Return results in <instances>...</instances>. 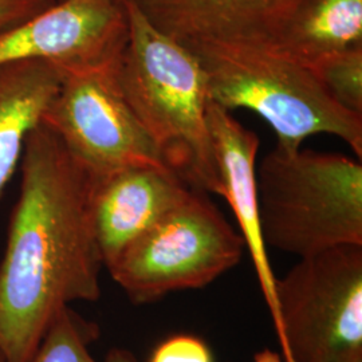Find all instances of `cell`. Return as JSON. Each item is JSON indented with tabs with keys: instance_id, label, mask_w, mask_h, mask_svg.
Listing matches in <instances>:
<instances>
[{
	"instance_id": "1",
	"label": "cell",
	"mask_w": 362,
	"mask_h": 362,
	"mask_svg": "<svg viewBox=\"0 0 362 362\" xmlns=\"http://www.w3.org/2000/svg\"><path fill=\"white\" fill-rule=\"evenodd\" d=\"M0 262V353L28 362L61 310L101 296L91 176L42 122L28 136Z\"/></svg>"
},
{
	"instance_id": "2",
	"label": "cell",
	"mask_w": 362,
	"mask_h": 362,
	"mask_svg": "<svg viewBox=\"0 0 362 362\" xmlns=\"http://www.w3.org/2000/svg\"><path fill=\"white\" fill-rule=\"evenodd\" d=\"M125 6L129 34L113 69L118 89L169 168L194 191L221 196L202 66L132 0Z\"/></svg>"
},
{
	"instance_id": "3",
	"label": "cell",
	"mask_w": 362,
	"mask_h": 362,
	"mask_svg": "<svg viewBox=\"0 0 362 362\" xmlns=\"http://www.w3.org/2000/svg\"><path fill=\"white\" fill-rule=\"evenodd\" d=\"M209 100L248 109L272 127L278 146L297 151L308 137L332 134L362 156V116L337 104L309 66L258 43L194 42Z\"/></svg>"
},
{
	"instance_id": "4",
	"label": "cell",
	"mask_w": 362,
	"mask_h": 362,
	"mask_svg": "<svg viewBox=\"0 0 362 362\" xmlns=\"http://www.w3.org/2000/svg\"><path fill=\"white\" fill-rule=\"evenodd\" d=\"M266 246L299 258L362 246V164L339 153L275 146L257 167Z\"/></svg>"
},
{
	"instance_id": "5",
	"label": "cell",
	"mask_w": 362,
	"mask_h": 362,
	"mask_svg": "<svg viewBox=\"0 0 362 362\" xmlns=\"http://www.w3.org/2000/svg\"><path fill=\"white\" fill-rule=\"evenodd\" d=\"M245 248L206 194L191 189L106 269L132 302L148 303L209 285L240 262Z\"/></svg>"
},
{
	"instance_id": "6",
	"label": "cell",
	"mask_w": 362,
	"mask_h": 362,
	"mask_svg": "<svg viewBox=\"0 0 362 362\" xmlns=\"http://www.w3.org/2000/svg\"><path fill=\"white\" fill-rule=\"evenodd\" d=\"M276 299L285 362H350L362 357V246L333 247L299 259Z\"/></svg>"
},
{
	"instance_id": "7",
	"label": "cell",
	"mask_w": 362,
	"mask_h": 362,
	"mask_svg": "<svg viewBox=\"0 0 362 362\" xmlns=\"http://www.w3.org/2000/svg\"><path fill=\"white\" fill-rule=\"evenodd\" d=\"M113 69L66 71L42 124L91 179L140 164L168 167L124 100Z\"/></svg>"
},
{
	"instance_id": "8",
	"label": "cell",
	"mask_w": 362,
	"mask_h": 362,
	"mask_svg": "<svg viewBox=\"0 0 362 362\" xmlns=\"http://www.w3.org/2000/svg\"><path fill=\"white\" fill-rule=\"evenodd\" d=\"M129 34L125 0H57L0 30V66L46 61L64 71L116 64Z\"/></svg>"
},
{
	"instance_id": "9",
	"label": "cell",
	"mask_w": 362,
	"mask_h": 362,
	"mask_svg": "<svg viewBox=\"0 0 362 362\" xmlns=\"http://www.w3.org/2000/svg\"><path fill=\"white\" fill-rule=\"evenodd\" d=\"M91 180V218L104 267L192 189L172 169L156 164L132 165Z\"/></svg>"
},
{
	"instance_id": "10",
	"label": "cell",
	"mask_w": 362,
	"mask_h": 362,
	"mask_svg": "<svg viewBox=\"0 0 362 362\" xmlns=\"http://www.w3.org/2000/svg\"><path fill=\"white\" fill-rule=\"evenodd\" d=\"M207 119L219 167L221 196L230 204L240 227V235L252 259L284 357L286 345L276 299L278 278L272 272L259 220L255 172L260 140L255 132L243 127L230 110L211 100L208 103Z\"/></svg>"
},
{
	"instance_id": "11",
	"label": "cell",
	"mask_w": 362,
	"mask_h": 362,
	"mask_svg": "<svg viewBox=\"0 0 362 362\" xmlns=\"http://www.w3.org/2000/svg\"><path fill=\"white\" fill-rule=\"evenodd\" d=\"M144 16L181 45H263L303 0H132Z\"/></svg>"
},
{
	"instance_id": "12",
	"label": "cell",
	"mask_w": 362,
	"mask_h": 362,
	"mask_svg": "<svg viewBox=\"0 0 362 362\" xmlns=\"http://www.w3.org/2000/svg\"><path fill=\"white\" fill-rule=\"evenodd\" d=\"M64 76L59 66L46 61L0 66V197Z\"/></svg>"
},
{
	"instance_id": "13",
	"label": "cell",
	"mask_w": 362,
	"mask_h": 362,
	"mask_svg": "<svg viewBox=\"0 0 362 362\" xmlns=\"http://www.w3.org/2000/svg\"><path fill=\"white\" fill-rule=\"evenodd\" d=\"M264 46L311 66L362 45V0H303Z\"/></svg>"
},
{
	"instance_id": "14",
	"label": "cell",
	"mask_w": 362,
	"mask_h": 362,
	"mask_svg": "<svg viewBox=\"0 0 362 362\" xmlns=\"http://www.w3.org/2000/svg\"><path fill=\"white\" fill-rule=\"evenodd\" d=\"M90 339L86 325L65 308L57 314L28 362H139L125 349L110 350L103 361H97L89 350Z\"/></svg>"
},
{
	"instance_id": "15",
	"label": "cell",
	"mask_w": 362,
	"mask_h": 362,
	"mask_svg": "<svg viewBox=\"0 0 362 362\" xmlns=\"http://www.w3.org/2000/svg\"><path fill=\"white\" fill-rule=\"evenodd\" d=\"M309 67L337 104L362 116V45L326 55Z\"/></svg>"
},
{
	"instance_id": "16",
	"label": "cell",
	"mask_w": 362,
	"mask_h": 362,
	"mask_svg": "<svg viewBox=\"0 0 362 362\" xmlns=\"http://www.w3.org/2000/svg\"><path fill=\"white\" fill-rule=\"evenodd\" d=\"M149 362H214L204 341L194 336H173L161 342Z\"/></svg>"
},
{
	"instance_id": "17",
	"label": "cell",
	"mask_w": 362,
	"mask_h": 362,
	"mask_svg": "<svg viewBox=\"0 0 362 362\" xmlns=\"http://www.w3.org/2000/svg\"><path fill=\"white\" fill-rule=\"evenodd\" d=\"M57 0H0V30L49 8Z\"/></svg>"
},
{
	"instance_id": "18",
	"label": "cell",
	"mask_w": 362,
	"mask_h": 362,
	"mask_svg": "<svg viewBox=\"0 0 362 362\" xmlns=\"http://www.w3.org/2000/svg\"><path fill=\"white\" fill-rule=\"evenodd\" d=\"M254 362H285V360L282 358L281 354H278L272 350L264 349L260 350L255 354Z\"/></svg>"
},
{
	"instance_id": "19",
	"label": "cell",
	"mask_w": 362,
	"mask_h": 362,
	"mask_svg": "<svg viewBox=\"0 0 362 362\" xmlns=\"http://www.w3.org/2000/svg\"><path fill=\"white\" fill-rule=\"evenodd\" d=\"M350 362H362V357H358V358H354V360H351Z\"/></svg>"
},
{
	"instance_id": "20",
	"label": "cell",
	"mask_w": 362,
	"mask_h": 362,
	"mask_svg": "<svg viewBox=\"0 0 362 362\" xmlns=\"http://www.w3.org/2000/svg\"><path fill=\"white\" fill-rule=\"evenodd\" d=\"M0 362H7L6 361V358H4V356L0 353Z\"/></svg>"
}]
</instances>
